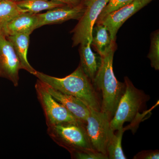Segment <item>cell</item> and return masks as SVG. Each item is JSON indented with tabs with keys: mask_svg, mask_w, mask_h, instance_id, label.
I'll list each match as a JSON object with an SVG mask.
<instances>
[{
	"mask_svg": "<svg viewBox=\"0 0 159 159\" xmlns=\"http://www.w3.org/2000/svg\"><path fill=\"white\" fill-rule=\"evenodd\" d=\"M116 45V41H113L100 56L99 69L93 81L95 89L102 93L101 111L106 114L111 120L115 115L125 88V83L117 80L113 70Z\"/></svg>",
	"mask_w": 159,
	"mask_h": 159,
	"instance_id": "6da1fadb",
	"label": "cell"
},
{
	"mask_svg": "<svg viewBox=\"0 0 159 159\" xmlns=\"http://www.w3.org/2000/svg\"><path fill=\"white\" fill-rule=\"evenodd\" d=\"M34 76L52 88L79 99L89 110L101 111V102L96 90L80 65L72 74L63 78L53 77L38 71Z\"/></svg>",
	"mask_w": 159,
	"mask_h": 159,
	"instance_id": "7a4b0ae2",
	"label": "cell"
},
{
	"mask_svg": "<svg viewBox=\"0 0 159 159\" xmlns=\"http://www.w3.org/2000/svg\"><path fill=\"white\" fill-rule=\"evenodd\" d=\"M47 133L56 144L70 154L81 151L95 150L85 125L82 122H67L48 126Z\"/></svg>",
	"mask_w": 159,
	"mask_h": 159,
	"instance_id": "3957f363",
	"label": "cell"
},
{
	"mask_svg": "<svg viewBox=\"0 0 159 159\" xmlns=\"http://www.w3.org/2000/svg\"><path fill=\"white\" fill-rule=\"evenodd\" d=\"M125 93L121 98L115 115L110 121L115 132L122 128L125 122H132L147 100V96L137 89L127 77L124 78Z\"/></svg>",
	"mask_w": 159,
	"mask_h": 159,
	"instance_id": "277c9868",
	"label": "cell"
},
{
	"mask_svg": "<svg viewBox=\"0 0 159 159\" xmlns=\"http://www.w3.org/2000/svg\"><path fill=\"white\" fill-rule=\"evenodd\" d=\"M34 87L38 99L44 114L48 127L67 122H81L52 97L44 84L39 80L37 79Z\"/></svg>",
	"mask_w": 159,
	"mask_h": 159,
	"instance_id": "5b68a950",
	"label": "cell"
},
{
	"mask_svg": "<svg viewBox=\"0 0 159 159\" xmlns=\"http://www.w3.org/2000/svg\"><path fill=\"white\" fill-rule=\"evenodd\" d=\"M111 120L102 111L90 109L85 124L87 132L94 150L107 156V143L114 133L111 129Z\"/></svg>",
	"mask_w": 159,
	"mask_h": 159,
	"instance_id": "8992f818",
	"label": "cell"
},
{
	"mask_svg": "<svg viewBox=\"0 0 159 159\" xmlns=\"http://www.w3.org/2000/svg\"><path fill=\"white\" fill-rule=\"evenodd\" d=\"M108 0H87L84 2L85 9L75 28L73 33V47L93 40L94 26Z\"/></svg>",
	"mask_w": 159,
	"mask_h": 159,
	"instance_id": "52a82bcc",
	"label": "cell"
},
{
	"mask_svg": "<svg viewBox=\"0 0 159 159\" xmlns=\"http://www.w3.org/2000/svg\"><path fill=\"white\" fill-rule=\"evenodd\" d=\"M20 70L21 67L13 46L6 35L0 32V77L10 80L17 87Z\"/></svg>",
	"mask_w": 159,
	"mask_h": 159,
	"instance_id": "ba28073f",
	"label": "cell"
},
{
	"mask_svg": "<svg viewBox=\"0 0 159 159\" xmlns=\"http://www.w3.org/2000/svg\"><path fill=\"white\" fill-rule=\"evenodd\" d=\"M152 1L153 0H134L130 4L110 13L99 24H102L106 27L111 39L116 41L117 32L125 21Z\"/></svg>",
	"mask_w": 159,
	"mask_h": 159,
	"instance_id": "9c48e42d",
	"label": "cell"
},
{
	"mask_svg": "<svg viewBox=\"0 0 159 159\" xmlns=\"http://www.w3.org/2000/svg\"><path fill=\"white\" fill-rule=\"evenodd\" d=\"M84 3L75 6L66 5L51 9L45 13L37 14V29L42 26L52 24H61L69 20H79L85 11Z\"/></svg>",
	"mask_w": 159,
	"mask_h": 159,
	"instance_id": "30bf717a",
	"label": "cell"
},
{
	"mask_svg": "<svg viewBox=\"0 0 159 159\" xmlns=\"http://www.w3.org/2000/svg\"><path fill=\"white\" fill-rule=\"evenodd\" d=\"M44 84L47 89L54 99L70 112L80 122L85 125L90 113L89 109L87 106L77 98L62 93L45 84Z\"/></svg>",
	"mask_w": 159,
	"mask_h": 159,
	"instance_id": "8fae6325",
	"label": "cell"
},
{
	"mask_svg": "<svg viewBox=\"0 0 159 159\" xmlns=\"http://www.w3.org/2000/svg\"><path fill=\"white\" fill-rule=\"evenodd\" d=\"M37 14L25 12L15 17L7 24L3 33L7 37L18 34H30L37 29Z\"/></svg>",
	"mask_w": 159,
	"mask_h": 159,
	"instance_id": "7c38bea8",
	"label": "cell"
},
{
	"mask_svg": "<svg viewBox=\"0 0 159 159\" xmlns=\"http://www.w3.org/2000/svg\"><path fill=\"white\" fill-rule=\"evenodd\" d=\"M7 37L13 46L15 52L19 61L21 69L34 75L37 70L30 64L27 58V53L30 42V34L21 33L10 35Z\"/></svg>",
	"mask_w": 159,
	"mask_h": 159,
	"instance_id": "4fadbf2b",
	"label": "cell"
},
{
	"mask_svg": "<svg viewBox=\"0 0 159 159\" xmlns=\"http://www.w3.org/2000/svg\"><path fill=\"white\" fill-rule=\"evenodd\" d=\"M80 45V65L84 73L93 82L99 69L100 62L98 63L97 56L91 49V43H84Z\"/></svg>",
	"mask_w": 159,
	"mask_h": 159,
	"instance_id": "5bb4252c",
	"label": "cell"
},
{
	"mask_svg": "<svg viewBox=\"0 0 159 159\" xmlns=\"http://www.w3.org/2000/svg\"><path fill=\"white\" fill-rule=\"evenodd\" d=\"M25 12L28 11L20 8L16 2L12 0L0 1V32H2L3 29L11 20Z\"/></svg>",
	"mask_w": 159,
	"mask_h": 159,
	"instance_id": "9a60e30c",
	"label": "cell"
},
{
	"mask_svg": "<svg viewBox=\"0 0 159 159\" xmlns=\"http://www.w3.org/2000/svg\"><path fill=\"white\" fill-rule=\"evenodd\" d=\"M16 2L20 8L34 14L66 5L61 2L51 0H22Z\"/></svg>",
	"mask_w": 159,
	"mask_h": 159,
	"instance_id": "2e32d148",
	"label": "cell"
},
{
	"mask_svg": "<svg viewBox=\"0 0 159 159\" xmlns=\"http://www.w3.org/2000/svg\"><path fill=\"white\" fill-rule=\"evenodd\" d=\"M93 28V40L91 44L100 56L104 54L106 49L109 47L112 42L109 32L107 28L102 24H96Z\"/></svg>",
	"mask_w": 159,
	"mask_h": 159,
	"instance_id": "e0dca14e",
	"label": "cell"
},
{
	"mask_svg": "<svg viewBox=\"0 0 159 159\" xmlns=\"http://www.w3.org/2000/svg\"><path fill=\"white\" fill-rule=\"evenodd\" d=\"M123 127L115 131L111 137L107 146V154L110 159H126L122 148Z\"/></svg>",
	"mask_w": 159,
	"mask_h": 159,
	"instance_id": "ac0fdd59",
	"label": "cell"
},
{
	"mask_svg": "<svg viewBox=\"0 0 159 159\" xmlns=\"http://www.w3.org/2000/svg\"><path fill=\"white\" fill-rule=\"evenodd\" d=\"M148 57L151 65L156 70H159V32L157 30L152 34L150 50Z\"/></svg>",
	"mask_w": 159,
	"mask_h": 159,
	"instance_id": "d6986e66",
	"label": "cell"
},
{
	"mask_svg": "<svg viewBox=\"0 0 159 159\" xmlns=\"http://www.w3.org/2000/svg\"><path fill=\"white\" fill-rule=\"evenodd\" d=\"M134 0H108V2L99 14L96 24H99L102 19L110 13L130 4Z\"/></svg>",
	"mask_w": 159,
	"mask_h": 159,
	"instance_id": "ffe728a7",
	"label": "cell"
},
{
	"mask_svg": "<svg viewBox=\"0 0 159 159\" xmlns=\"http://www.w3.org/2000/svg\"><path fill=\"white\" fill-rule=\"evenodd\" d=\"M72 159H107L108 157L96 150H85L70 154Z\"/></svg>",
	"mask_w": 159,
	"mask_h": 159,
	"instance_id": "44dd1931",
	"label": "cell"
},
{
	"mask_svg": "<svg viewBox=\"0 0 159 159\" xmlns=\"http://www.w3.org/2000/svg\"><path fill=\"white\" fill-rule=\"evenodd\" d=\"M158 150L142 151L134 157L136 159H158Z\"/></svg>",
	"mask_w": 159,
	"mask_h": 159,
	"instance_id": "7402d4cb",
	"label": "cell"
},
{
	"mask_svg": "<svg viewBox=\"0 0 159 159\" xmlns=\"http://www.w3.org/2000/svg\"><path fill=\"white\" fill-rule=\"evenodd\" d=\"M51 1H58L65 4L68 6H75L79 5L81 2L80 0H51Z\"/></svg>",
	"mask_w": 159,
	"mask_h": 159,
	"instance_id": "603a6c76",
	"label": "cell"
},
{
	"mask_svg": "<svg viewBox=\"0 0 159 159\" xmlns=\"http://www.w3.org/2000/svg\"><path fill=\"white\" fill-rule=\"evenodd\" d=\"M87 1V0H80V2H86V1Z\"/></svg>",
	"mask_w": 159,
	"mask_h": 159,
	"instance_id": "cb8c5ba5",
	"label": "cell"
},
{
	"mask_svg": "<svg viewBox=\"0 0 159 159\" xmlns=\"http://www.w3.org/2000/svg\"><path fill=\"white\" fill-rule=\"evenodd\" d=\"M12 1H14V2H20V1H22V0H12Z\"/></svg>",
	"mask_w": 159,
	"mask_h": 159,
	"instance_id": "d4e9b609",
	"label": "cell"
},
{
	"mask_svg": "<svg viewBox=\"0 0 159 159\" xmlns=\"http://www.w3.org/2000/svg\"><path fill=\"white\" fill-rule=\"evenodd\" d=\"M2 1V0H0V1Z\"/></svg>",
	"mask_w": 159,
	"mask_h": 159,
	"instance_id": "484cf974",
	"label": "cell"
}]
</instances>
